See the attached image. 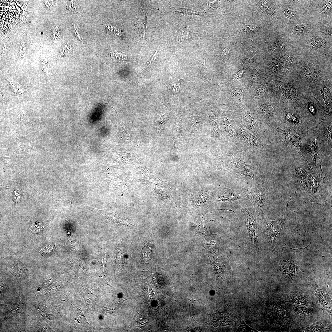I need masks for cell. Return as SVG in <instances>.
Masks as SVG:
<instances>
[{"label":"cell","instance_id":"obj_30","mask_svg":"<svg viewBox=\"0 0 332 332\" xmlns=\"http://www.w3.org/2000/svg\"><path fill=\"white\" fill-rule=\"evenodd\" d=\"M229 51V50L228 48H227L225 49L223 52L222 54L223 57L224 58H226L228 54Z\"/></svg>","mask_w":332,"mask_h":332},{"label":"cell","instance_id":"obj_31","mask_svg":"<svg viewBox=\"0 0 332 332\" xmlns=\"http://www.w3.org/2000/svg\"><path fill=\"white\" fill-rule=\"evenodd\" d=\"M75 34L76 35V36L77 38H78L80 40H81V41H82V39H81V37L80 36H79V34H78V32H77V30L75 28Z\"/></svg>","mask_w":332,"mask_h":332},{"label":"cell","instance_id":"obj_3","mask_svg":"<svg viewBox=\"0 0 332 332\" xmlns=\"http://www.w3.org/2000/svg\"><path fill=\"white\" fill-rule=\"evenodd\" d=\"M268 320L271 323L275 325L283 324L284 321L287 320L288 317L285 308L282 305L279 304H274L271 306L268 311Z\"/></svg>","mask_w":332,"mask_h":332},{"label":"cell","instance_id":"obj_23","mask_svg":"<svg viewBox=\"0 0 332 332\" xmlns=\"http://www.w3.org/2000/svg\"><path fill=\"white\" fill-rule=\"evenodd\" d=\"M264 112L267 116H270L273 113V108L269 105H268L264 107Z\"/></svg>","mask_w":332,"mask_h":332},{"label":"cell","instance_id":"obj_10","mask_svg":"<svg viewBox=\"0 0 332 332\" xmlns=\"http://www.w3.org/2000/svg\"><path fill=\"white\" fill-rule=\"evenodd\" d=\"M278 221H271L268 223V233L270 243L274 246L275 241L278 230Z\"/></svg>","mask_w":332,"mask_h":332},{"label":"cell","instance_id":"obj_1","mask_svg":"<svg viewBox=\"0 0 332 332\" xmlns=\"http://www.w3.org/2000/svg\"><path fill=\"white\" fill-rule=\"evenodd\" d=\"M234 318L229 306L223 307L216 313L212 314L209 317L208 324L215 327L227 325H232Z\"/></svg>","mask_w":332,"mask_h":332},{"label":"cell","instance_id":"obj_16","mask_svg":"<svg viewBox=\"0 0 332 332\" xmlns=\"http://www.w3.org/2000/svg\"><path fill=\"white\" fill-rule=\"evenodd\" d=\"M285 48V44L282 41L278 40L272 43L270 49L273 51H281Z\"/></svg>","mask_w":332,"mask_h":332},{"label":"cell","instance_id":"obj_21","mask_svg":"<svg viewBox=\"0 0 332 332\" xmlns=\"http://www.w3.org/2000/svg\"><path fill=\"white\" fill-rule=\"evenodd\" d=\"M180 12H184V13H196L197 14L201 13V12L199 11V10H197L196 9L194 8L190 7H187L185 8H180L179 10H178Z\"/></svg>","mask_w":332,"mask_h":332},{"label":"cell","instance_id":"obj_15","mask_svg":"<svg viewBox=\"0 0 332 332\" xmlns=\"http://www.w3.org/2000/svg\"><path fill=\"white\" fill-rule=\"evenodd\" d=\"M223 120L224 125H225V127H227L226 129L227 132L231 134V136L235 135L234 128L232 120L227 117L224 118Z\"/></svg>","mask_w":332,"mask_h":332},{"label":"cell","instance_id":"obj_4","mask_svg":"<svg viewBox=\"0 0 332 332\" xmlns=\"http://www.w3.org/2000/svg\"><path fill=\"white\" fill-rule=\"evenodd\" d=\"M155 192L160 198L165 202L171 204L173 206H177L172 196L170 188L165 182L159 179L155 184Z\"/></svg>","mask_w":332,"mask_h":332},{"label":"cell","instance_id":"obj_27","mask_svg":"<svg viewBox=\"0 0 332 332\" xmlns=\"http://www.w3.org/2000/svg\"><path fill=\"white\" fill-rule=\"evenodd\" d=\"M264 87L262 85L259 86L257 89V95L259 96H261L264 93Z\"/></svg>","mask_w":332,"mask_h":332},{"label":"cell","instance_id":"obj_9","mask_svg":"<svg viewBox=\"0 0 332 332\" xmlns=\"http://www.w3.org/2000/svg\"><path fill=\"white\" fill-rule=\"evenodd\" d=\"M303 70L306 77L309 78H314L319 72L317 65L311 64L307 61H305L302 65Z\"/></svg>","mask_w":332,"mask_h":332},{"label":"cell","instance_id":"obj_14","mask_svg":"<svg viewBox=\"0 0 332 332\" xmlns=\"http://www.w3.org/2000/svg\"><path fill=\"white\" fill-rule=\"evenodd\" d=\"M240 132L241 135L244 140L251 144L254 145L257 144V141L256 140V139L244 129L240 128Z\"/></svg>","mask_w":332,"mask_h":332},{"label":"cell","instance_id":"obj_17","mask_svg":"<svg viewBox=\"0 0 332 332\" xmlns=\"http://www.w3.org/2000/svg\"><path fill=\"white\" fill-rule=\"evenodd\" d=\"M261 8L266 13L271 15H273L274 14V10L271 6L267 3L265 1H261L260 2Z\"/></svg>","mask_w":332,"mask_h":332},{"label":"cell","instance_id":"obj_28","mask_svg":"<svg viewBox=\"0 0 332 332\" xmlns=\"http://www.w3.org/2000/svg\"><path fill=\"white\" fill-rule=\"evenodd\" d=\"M180 82L179 81H177L176 83L174 84L173 89V91L175 92H177L179 91L180 85Z\"/></svg>","mask_w":332,"mask_h":332},{"label":"cell","instance_id":"obj_26","mask_svg":"<svg viewBox=\"0 0 332 332\" xmlns=\"http://www.w3.org/2000/svg\"><path fill=\"white\" fill-rule=\"evenodd\" d=\"M322 32L326 35L332 36V28L327 27L324 28L322 30Z\"/></svg>","mask_w":332,"mask_h":332},{"label":"cell","instance_id":"obj_19","mask_svg":"<svg viewBox=\"0 0 332 332\" xmlns=\"http://www.w3.org/2000/svg\"><path fill=\"white\" fill-rule=\"evenodd\" d=\"M283 13L286 18L289 19H292L296 17L297 14L294 11L286 8L283 10Z\"/></svg>","mask_w":332,"mask_h":332},{"label":"cell","instance_id":"obj_29","mask_svg":"<svg viewBox=\"0 0 332 332\" xmlns=\"http://www.w3.org/2000/svg\"><path fill=\"white\" fill-rule=\"evenodd\" d=\"M294 299V302L296 303H301V304H304L306 303L305 300L301 298H295Z\"/></svg>","mask_w":332,"mask_h":332},{"label":"cell","instance_id":"obj_18","mask_svg":"<svg viewBox=\"0 0 332 332\" xmlns=\"http://www.w3.org/2000/svg\"><path fill=\"white\" fill-rule=\"evenodd\" d=\"M332 4V0L325 1L321 6V12L323 14H326L331 11Z\"/></svg>","mask_w":332,"mask_h":332},{"label":"cell","instance_id":"obj_8","mask_svg":"<svg viewBox=\"0 0 332 332\" xmlns=\"http://www.w3.org/2000/svg\"><path fill=\"white\" fill-rule=\"evenodd\" d=\"M147 13L144 12L140 15L135 20V25L142 37L145 36L146 32L147 30Z\"/></svg>","mask_w":332,"mask_h":332},{"label":"cell","instance_id":"obj_20","mask_svg":"<svg viewBox=\"0 0 332 332\" xmlns=\"http://www.w3.org/2000/svg\"><path fill=\"white\" fill-rule=\"evenodd\" d=\"M282 267L285 273L289 275H292L294 271V267L293 265L289 263L283 264Z\"/></svg>","mask_w":332,"mask_h":332},{"label":"cell","instance_id":"obj_5","mask_svg":"<svg viewBox=\"0 0 332 332\" xmlns=\"http://www.w3.org/2000/svg\"><path fill=\"white\" fill-rule=\"evenodd\" d=\"M201 35L198 33L192 31L188 26H185L180 29L176 40V43L180 44L187 40H195L199 39Z\"/></svg>","mask_w":332,"mask_h":332},{"label":"cell","instance_id":"obj_12","mask_svg":"<svg viewBox=\"0 0 332 332\" xmlns=\"http://www.w3.org/2000/svg\"><path fill=\"white\" fill-rule=\"evenodd\" d=\"M309 42L311 47L316 49H321L324 47L325 42L323 39L317 36H314L310 38Z\"/></svg>","mask_w":332,"mask_h":332},{"label":"cell","instance_id":"obj_25","mask_svg":"<svg viewBox=\"0 0 332 332\" xmlns=\"http://www.w3.org/2000/svg\"><path fill=\"white\" fill-rule=\"evenodd\" d=\"M297 309L298 313L302 314H307L310 311L309 310L304 307H298Z\"/></svg>","mask_w":332,"mask_h":332},{"label":"cell","instance_id":"obj_24","mask_svg":"<svg viewBox=\"0 0 332 332\" xmlns=\"http://www.w3.org/2000/svg\"><path fill=\"white\" fill-rule=\"evenodd\" d=\"M257 73L256 71L253 74L250 75L249 84L250 86L255 83L257 78Z\"/></svg>","mask_w":332,"mask_h":332},{"label":"cell","instance_id":"obj_2","mask_svg":"<svg viewBox=\"0 0 332 332\" xmlns=\"http://www.w3.org/2000/svg\"><path fill=\"white\" fill-rule=\"evenodd\" d=\"M215 270L216 282L220 284L228 280L231 275V269L228 262L223 257L211 260Z\"/></svg>","mask_w":332,"mask_h":332},{"label":"cell","instance_id":"obj_22","mask_svg":"<svg viewBox=\"0 0 332 332\" xmlns=\"http://www.w3.org/2000/svg\"><path fill=\"white\" fill-rule=\"evenodd\" d=\"M244 26L241 27L240 28L241 32L244 33L256 30L257 29V26H255L246 25Z\"/></svg>","mask_w":332,"mask_h":332},{"label":"cell","instance_id":"obj_6","mask_svg":"<svg viewBox=\"0 0 332 332\" xmlns=\"http://www.w3.org/2000/svg\"><path fill=\"white\" fill-rule=\"evenodd\" d=\"M209 239L208 243L209 252L212 260L219 255V246L221 238L219 235L215 234L211 236Z\"/></svg>","mask_w":332,"mask_h":332},{"label":"cell","instance_id":"obj_11","mask_svg":"<svg viewBox=\"0 0 332 332\" xmlns=\"http://www.w3.org/2000/svg\"><path fill=\"white\" fill-rule=\"evenodd\" d=\"M234 330L236 332H258L247 325L243 318L234 321Z\"/></svg>","mask_w":332,"mask_h":332},{"label":"cell","instance_id":"obj_7","mask_svg":"<svg viewBox=\"0 0 332 332\" xmlns=\"http://www.w3.org/2000/svg\"><path fill=\"white\" fill-rule=\"evenodd\" d=\"M245 214L246 217V224L249 235L254 245L256 243L255 230L256 228V222L254 218L248 211H246Z\"/></svg>","mask_w":332,"mask_h":332},{"label":"cell","instance_id":"obj_13","mask_svg":"<svg viewBox=\"0 0 332 332\" xmlns=\"http://www.w3.org/2000/svg\"><path fill=\"white\" fill-rule=\"evenodd\" d=\"M309 25L302 24L293 25L291 28L294 33L296 35H301L306 33L309 29Z\"/></svg>","mask_w":332,"mask_h":332}]
</instances>
